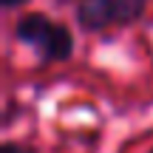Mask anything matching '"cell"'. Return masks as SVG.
Instances as JSON below:
<instances>
[{
	"label": "cell",
	"mask_w": 153,
	"mask_h": 153,
	"mask_svg": "<svg viewBox=\"0 0 153 153\" xmlns=\"http://www.w3.org/2000/svg\"><path fill=\"white\" fill-rule=\"evenodd\" d=\"M0 153H40L34 145H23V142H6L3 148H0Z\"/></svg>",
	"instance_id": "cell-3"
},
{
	"label": "cell",
	"mask_w": 153,
	"mask_h": 153,
	"mask_svg": "<svg viewBox=\"0 0 153 153\" xmlns=\"http://www.w3.org/2000/svg\"><path fill=\"white\" fill-rule=\"evenodd\" d=\"M145 0H79L76 23L85 31H102L111 26H131L142 17Z\"/></svg>",
	"instance_id": "cell-2"
},
{
	"label": "cell",
	"mask_w": 153,
	"mask_h": 153,
	"mask_svg": "<svg viewBox=\"0 0 153 153\" xmlns=\"http://www.w3.org/2000/svg\"><path fill=\"white\" fill-rule=\"evenodd\" d=\"M14 37L20 43L31 45L40 54V60L45 62H65L71 60L74 54V34L68 26L51 20L48 14H40V11H31V14H23L14 26Z\"/></svg>",
	"instance_id": "cell-1"
},
{
	"label": "cell",
	"mask_w": 153,
	"mask_h": 153,
	"mask_svg": "<svg viewBox=\"0 0 153 153\" xmlns=\"http://www.w3.org/2000/svg\"><path fill=\"white\" fill-rule=\"evenodd\" d=\"M0 3H3L6 9H14V6H23V3H28V0H0Z\"/></svg>",
	"instance_id": "cell-4"
},
{
	"label": "cell",
	"mask_w": 153,
	"mask_h": 153,
	"mask_svg": "<svg viewBox=\"0 0 153 153\" xmlns=\"http://www.w3.org/2000/svg\"><path fill=\"white\" fill-rule=\"evenodd\" d=\"M150 153H153V150H150Z\"/></svg>",
	"instance_id": "cell-5"
}]
</instances>
